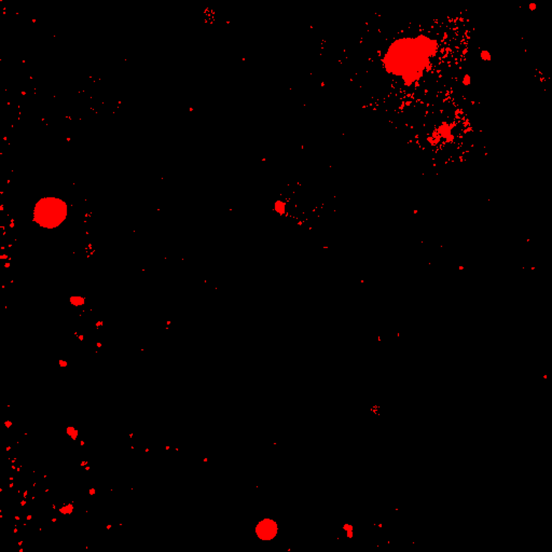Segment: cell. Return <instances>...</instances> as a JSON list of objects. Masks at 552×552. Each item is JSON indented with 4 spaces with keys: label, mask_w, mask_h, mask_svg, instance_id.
Masks as SVG:
<instances>
[{
    "label": "cell",
    "mask_w": 552,
    "mask_h": 552,
    "mask_svg": "<svg viewBox=\"0 0 552 552\" xmlns=\"http://www.w3.org/2000/svg\"><path fill=\"white\" fill-rule=\"evenodd\" d=\"M342 529L344 531H346V536L348 538H353V535H354V528L353 525L351 524H344L342 526Z\"/></svg>",
    "instance_id": "3957f363"
},
{
    "label": "cell",
    "mask_w": 552,
    "mask_h": 552,
    "mask_svg": "<svg viewBox=\"0 0 552 552\" xmlns=\"http://www.w3.org/2000/svg\"><path fill=\"white\" fill-rule=\"evenodd\" d=\"M280 532V526L272 518H265L260 520L255 526V533L257 537L262 541H272Z\"/></svg>",
    "instance_id": "7a4b0ae2"
},
{
    "label": "cell",
    "mask_w": 552,
    "mask_h": 552,
    "mask_svg": "<svg viewBox=\"0 0 552 552\" xmlns=\"http://www.w3.org/2000/svg\"><path fill=\"white\" fill-rule=\"evenodd\" d=\"M68 207L63 200L57 197H42L34 209L35 222L44 229H55L65 221Z\"/></svg>",
    "instance_id": "6da1fadb"
}]
</instances>
